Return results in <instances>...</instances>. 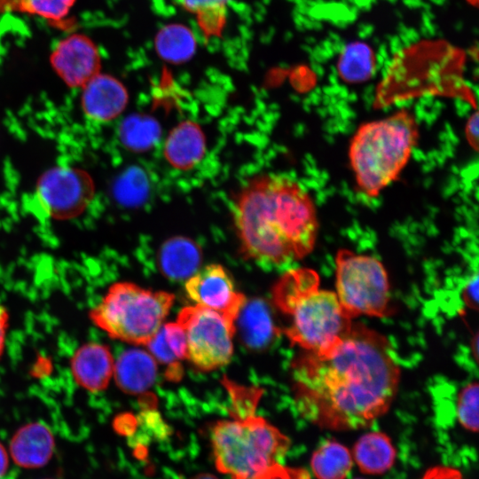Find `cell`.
I'll list each match as a JSON object with an SVG mask.
<instances>
[{"mask_svg":"<svg viewBox=\"0 0 479 479\" xmlns=\"http://www.w3.org/2000/svg\"><path fill=\"white\" fill-rule=\"evenodd\" d=\"M292 370L301 414L334 430L365 428L385 413L400 378L388 340L359 323L330 350L306 351Z\"/></svg>","mask_w":479,"mask_h":479,"instance_id":"6da1fadb","label":"cell"},{"mask_svg":"<svg viewBox=\"0 0 479 479\" xmlns=\"http://www.w3.org/2000/svg\"><path fill=\"white\" fill-rule=\"evenodd\" d=\"M233 219L243 255L267 267L283 266L310 254L318 230L307 191L276 174L255 177L242 188Z\"/></svg>","mask_w":479,"mask_h":479,"instance_id":"7a4b0ae2","label":"cell"},{"mask_svg":"<svg viewBox=\"0 0 479 479\" xmlns=\"http://www.w3.org/2000/svg\"><path fill=\"white\" fill-rule=\"evenodd\" d=\"M272 297L290 318L284 334L306 351L323 354L330 350L352 325L336 294L319 288V278L313 270L287 271L273 287Z\"/></svg>","mask_w":479,"mask_h":479,"instance_id":"3957f363","label":"cell"},{"mask_svg":"<svg viewBox=\"0 0 479 479\" xmlns=\"http://www.w3.org/2000/svg\"><path fill=\"white\" fill-rule=\"evenodd\" d=\"M418 138L415 117L404 109L361 125L349 149L360 191L368 197H376L395 181L407 164Z\"/></svg>","mask_w":479,"mask_h":479,"instance_id":"277c9868","label":"cell"},{"mask_svg":"<svg viewBox=\"0 0 479 479\" xmlns=\"http://www.w3.org/2000/svg\"><path fill=\"white\" fill-rule=\"evenodd\" d=\"M216 468L232 479H255L279 463L290 446L289 438L255 414L216 422L211 431Z\"/></svg>","mask_w":479,"mask_h":479,"instance_id":"5b68a950","label":"cell"},{"mask_svg":"<svg viewBox=\"0 0 479 479\" xmlns=\"http://www.w3.org/2000/svg\"><path fill=\"white\" fill-rule=\"evenodd\" d=\"M174 299L168 292L152 291L130 282H116L90 310L89 317L113 339L146 345L162 326Z\"/></svg>","mask_w":479,"mask_h":479,"instance_id":"8992f818","label":"cell"},{"mask_svg":"<svg viewBox=\"0 0 479 479\" xmlns=\"http://www.w3.org/2000/svg\"><path fill=\"white\" fill-rule=\"evenodd\" d=\"M336 295L344 313L384 317L389 312V283L376 258L340 249L336 259Z\"/></svg>","mask_w":479,"mask_h":479,"instance_id":"52a82bcc","label":"cell"},{"mask_svg":"<svg viewBox=\"0 0 479 479\" xmlns=\"http://www.w3.org/2000/svg\"><path fill=\"white\" fill-rule=\"evenodd\" d=\"M177 322L185 333L187 358L198 369L212 371L230 362L235 323L200 305L182 309Z\"/></svg>","mask_w":479,"mask_h":479,"instance_id":"ba28073f","label":"cell"},{"mask_svg":"<svg viewBox=\"0 0 479 479\" xmlns=\"http://www.w3.org/2000/svg\"><path fill=\"white\" fill-rule=\"evenodd\" d=\"M95 194V185L83 169L56 166L43 172L35 186V199L43 212L56 220L80 216Z\"/></svg>","mask_w":479,"mask_h":479,"instance_id":"9c48e42d","label":"cell"},{"mask_svg":"<svg viewBox=\"0 0 479 479\" xmlns=\"http://www.w3.org/2000/svg\"><path fill=\"white\" fill-rule=\"evenodd\" d=\"M185 289L196 305L215 310L233 323L246 302L245 295L235 290L232 278L219 264L196 271L188 279Z\"/></svg>","mask_w":479,"mask_h":479,"instance_id":"30bf717a","label":"cell"},{"mask_svg":"<svg viewBox=\"0 0 479 479\" xmlns=\"http://www.w3.org/2000/svg\"><path fill=\"white\" fill-rule=\"evenodd\" d=\"M50 63L63 82L75 89L85 85L101 69L97 45L82 33H74L61 39L50 55Z\"/></svg>","mask_w":479,"mask_h":479,"instance_id":"8fae6325","label":"cell"},{"mask_svg":"<svg viewBox=\"0 0 479 479\" xmlns=\"http://www.w3.org/2000/svg\"><path fill=\"white\" fill-rule=\"evenodd\" d=\"M81 89L82 109L94 122L112 121L127 106L129 96L126 88L110 75L98 73Z\"/></svg>","mask_w":479,"mask_h":479,"instance_id":"7c38bea8","label":"cell"},{"mask_svg":"<svg viewBox=\"0 0 479 479\" xmlns=\"http://www.w3.org/2000/svg\"><path fill=\"white\" fill-rule=\"evenodd\" d=\"M114 360L109 348L98 342L80 346L70 359V370L75 383L97 393L105 390L114 374Z\"/></svg>","mask_w":479,"mask_h":479,"instance_id":"4fadbf2b","label":"cell"},{"mask_svg":"<svg viewBox=\"0 0 479 479\" xmlns=\"http://www.w3.org/2000/svg\"><path fill=\"white\" fill-rule=\"evenodd\" d=\"M55 450V439L45 424L34 421L21 426L12 436L9 452L12 461L22 468L44 467Z\"/></svg>","mask_w":479,"mask_h":479,"instance_id":"5bb4252c","label":"cell"},{"mask_svg":"<svg viewBox=\"0 0 479 479\" xmlns=\"http://www.w3.org/2000/svg\"><path fill=\"white\" fill-rule=\"evenodd\" d=\"M153 356L137 349L123 351L114 362L113 377L120 389L128 394H140L148 389L156 377Z\"/></svg>","mask_w":479,"mask_h":479,"instance_id":"9a60e30c","label":"cell"},{"mask_svg":"<svg viewBox=\"0 0 479 479\" xmlns=\"http://www.w3.org/2000/svg\"><path fill=\"white\" fill-rule=\"evenodd\" d=\"M206 141L201 129L194 122L185 121L169 135L164 153L167 161L179 169H189L201 160Z\"/></svg>","mask_w":479,"mask_h":479,"instance_id":"2e32d148","label":"cell"},{"mask_svg":"<svg viewBox=\"0 0 479 479\" xmlns=\"http://www.w3.org/2000/svg\"><path fill=\"white\" fill-rule=\"evenodd\" d=\"M200 262V247L185 237L171 238L160 249V270L164 276L174 280L192 277L198 271Z\"/></svg>","mask_w":479,"mask_h":479,"instance_id":"e0dca14e","label":"cell"},{"mask_svg":"<svg viewBox=\"0 0 479 479\" xmlns=\"http://www.w3.org/2000/svg\"><path fill=\"white\" fill-rule=\"evenodd\" d=\"M237 319L242 341L248 348H265L277 333L269 308L261 299L245 302Z\"/></svg>","mask_w":479,"mask_h":479,"instance_id":"ac0fdd59","label":"cell"},{"mask_svg":"<svg viewBox=\"0 0 479 479\" xmlns=\"http://www.w3.org/2000/svg\"><path fill=\"white\" fill-rule=\"evenodd\" d=\"M361 472L381 475L389 470L395 461L396 451L388 436L373 431L362 436L352 452Z\"/></svg>","mask_w":479,"mask_h":479,"instance_id":"d6986e66","label":"cell"},{"mask_svg":"<svg viewBox=\"0 0 479 479\" xmlns=\"http://www.w3.org/2000/svg\"><path fill=\"white\" fill-rule=\"evenodd\" d=\"M154 45L162 59L171 64H181L194 55L197 42L189 27L176 23L167 25L158 32Z\"/></svg>","mask_w":479,"mask_h":479,"instance_id":"ffe728a7","label":"cell"},{"mask_svg":"<svg viewBox=\"0 0 479 479\" xmlns=\"http://www.w3.org/2000/svg\"><path fill=\"white\" fill-rule=\"evenodd\" d=\"M352 461L347 447L330 440L313 452L310 467L318 479H345L351 470Z\"/></svg>","mask_w":479,"mask_h":479,"instance_id":"44dd1931","label":"cell"},{"mask_svg":"<svg viewBox=\"0 0 479 479\" xmlns=\"http://www.w3.org/2000/svg\"><path fill=\"white\" fill-rule=\"evenodd\" d=\"M375 62L372 49L361 42L348 44L340 55L337 69L348 83H359L370 79Z\"/></svg>","mask_w":479,"mask_h":479,"instance_id":"7402d4cb","label":"cell"},{"mask_svg":"<svg viewBox=\"0 0 479 479\" xmlns=\"http://www.w3.org/2000/svg\"><path fill=\"white\" fill-rule=\"evenodd\" d=\"M160 136L159 123L153 118L143 114L127 117L119 128L121 142L125 147L136 152L152 148Z\"/></svg>","mask_w":479,"mask_h":479,"instance_id":"603a6c76","label":"cell"},{"mask_svg":"<svg viewBox=\"0 0 479 479\" xmlns=\"http://www.w3.org/2000/svg\"><path fill=\"white\" fill-rule=\"evenodd\" d=\"M231 0H181L183 7L194 14L206 36L221 35L226 22L227 4Z\"/></svg>","mask_w":479,"mask_h":479,"instance_id":"cb8c5ba5","label":"cell"},{"mask_svg":"<svg viewBox=\"0 0 479 479\" xmlns=\"http://www.w3.org/2000/svg\"><path fill=\"white\" fill-rule=\"evenodd\" d=\"M75 0H18L13 12L37 16L54 27H68V16Z\"/></svg>","mask_w":479,"mask_h":479,"instance_id":"d4e9b609","label":"cell"},{"mask_svg":"<svg viewBox=\"0 0 479 479\" xmlns=\"http://www.w3.org/2000/svg\"><path fill=\"white\" fill-rule=\"evenodd\" d=\"M148 180L145 172L137 168L125 171L114 185L116 200L125 206L141 204L148 194Z\"/></svg>","mask_w":479,"mask_h":479,"instance_id":"484cf974","label":"cell"},{"mask_svg":"<svg viewBox=\"0 0 479 479\" xmlns=\"http://www.w3.org/2000/svg\"><path fill=\"white\" fill-rule=\"evenodd\" d=\"M478 383L467 384L459 393L457 401V418L466 429L478 431Z\"/></svg>","mask_w":479,"mask_h":479,"instance_id":"4316f807","label":"cell"},{"mask_svg":"<svg viewBox=\"0 0 479 479\" xmlns=\"http://www.w3.org/2000/svg\"><path fill=\"white\" fill-rule=\"evenodd\" d=\"M165 340L170 350L178 359L187 358L186 336L183 327L177 323L162 325Z\"/></svg>","mask_w":479,"mask_h":479,"instance_id":"83f0119b","label":"cell"},{"mask_svg":"<svg viewBox=\"0 0 479 479\" xmlns=\"http://www.w3.org/2000/svg\"><path fill=\"white\" fill-rule=\"evenodd\" d=\"M255 479H310V476L305 469L287 467L277 463Z\"/></svg>","mask_w":479,"mask_h":479,"instance_id":"f1b7e54d","label":"cell"},{"mask_svg":"<svg viewBox=\"0 0 479 479\" xmlns=\"http://www.w3.org/2000/svg\"><path fill=\"white\" fill-rule=\"evenodd\" d=\"M463 299L468 307L478 309V275L476 272L465 284Z\"/></svg>","mask_w":479,"mask_h":479,"instance_id":"f546056e","label":"cell"},{"mask_svg":"<svg viewBox=\"0 0 479 479\" xmlns=\"http://www.w3.org/2000/svg\"><path fill=\"white\" fill-rule=\"evenodd\" d=\"M421 479H462L461 474L449 467H435L428 469Z\"/></svg>","mask_w":479,"mask_h":479,"instance_id":"4dcf8cb0","label":"cell"},{"mask_svg":"<svg viewBox=\"0 0 479 479\" xmlns=\"http://www.w3.org/2000/svg\"><path fill=\"white\" fill-rule=\"evenodd\" d=\"M478 114L475 112L468 118L465 128L466 138L474 150L478 149Z\"/></svg>","mask_w":479,"mask_h":479,"instance_id":"1f68e13d","label":"cell"},{"mask_svg":"<svg viewBox=\"0 0 479 479\" xmlns=\"http://www.w3.org/2000/svg\"><path fill=\"white\" fill-rule=\"evenodd\" d=\"M9 326V313L4 306L0 304V357L5 344L6 332Z\"/></svg>","mask_w":479,"mask_h":479,"instance_id":"d6a6232c","label":"cell"},{"mask_svg":"<svg viewBox=\"0 0 479 479\" xmlns=\"http://www.w3.org/2000/svg\"><path fill=\"white\" fill-rule=\"evenodd\" d=\"M9 467V456L6 449L0 442V478H2Z\"/></svg>","mask_w":479,"mask_h":479,"instance_id":"836d02e7","label":"cell"},{"mask_svg":"<svg viewBox=\"0 0 479 479\" xmlns=\"http://www.w3.org/2000/svg\"><path fill=\"white\" fill-rule=\"evenodd\" d=\"M18 0H0V13L12 12Z\"/></svg>","mask_w":479,"mask_h":479,"instance_id":"e575fe53","label":"cell"},{"mask_svg":"<svg viewBox=\"0 0 479 479\" xmlns=\"http://www.w3.org/2000/svg\"><path fill=\"white\" fill-rule=\"evenodd\" d=\"M192 479H217V478L212 475L203 474V475H199L197 476H194Z\"/></svg>","mask_w":479,"mask_h":479,"instance_id":"d590c367","label":"cell"},{"mask_svg":"<svg viewBox=\"0 0 479 479\" xmlns=\"http://www.w3.org/2000/svg\"><path fill=\"white\" fill-rule=\"evenodd\" d=\"M472 4H476L477 0H469Z\"/></svg>","mask_w":479,"mask_h":479,"instance_id":"8d00e7d4","label":"cell"},{"mask_svg":"<svg viewBox=\"0 0 479 479\" xmlns=\"http://www.w3.org/2000/svg\"><path fill=\"white\" fill-rule=\"evenodd\" d=\"M45 479H52V478H45Z\"/></svg>","mask_w":479,"mask_h":479,"instance_id":"74e56055","label":"cell"},{"mask_svg":"<svg viewBox=\"0 0 479 479\" xmlns=\"http://www.w3.org/2000/svg\"><path fill=\"white\" fill-rule=\"evenodd\" d=\"M356 479H361V478H356Z\"/></svg>","mask_w":479,"mask_h":479,"instance_id":"f35d334b","label":"cell"}]
</instances>
